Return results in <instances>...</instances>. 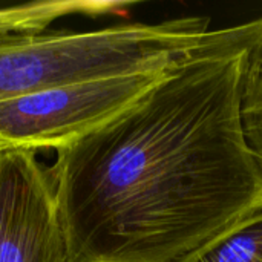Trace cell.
I'll return each instance as SVG.
<instances>
[{
  "mask_svg": "<svg viewBox=\"0 0 262 262\" xmlns=\"http://www.w3.org/2000/svg\"><path fill=\"white\" fill-rule=\"evenodd\" d=\"M166 72L66 83L2 100L0 144L58 150L126 111Z\"/></svg>",
  "mask_w": 262,
  "mask_h": 262,
  "instance_id": "3",
  "label": "cell"
},
{
  "mask_svg": "<svg viewBox=\"0 0 262 262\" xmlns=\"http://www.w3.org/2000/svg\"><path fill=\"white\" fill-rule=\"evenodd\" d=\"M189 262H262V206Z\"/></svg>",
  "mask_w": 262,
  "mask_h": 262,
  "instance_id": "5",
  "label": "cell"
},
{
  "mask_svg": "<svg viewBox=\"0 0 262 262\" xmlns=\"http://www.w3.org/2000/svg\"><path fill=\"white\" fill-rule=\"evenodd\" d=\"M243 121L250 146L262 158V43L252 51L249 58Z\"/></svg>",
  "mask_w": 262,
  "mask_h": 262,
  "instance_id": "6",
  "label": "cell"
},
{
  "mask_svg": "<svg viewBox=\"0 0 262 262\" xmlns=\"http://www.w3.org/2000/svg\"><path fill=\"white\" fill-rule=\"evenodd\" d=\"M262 28L169 69L138 101L55 150L68 262H189L262 206L243 98Z\"/></svg>",
  "mask_w": 262,
  "mask_h": 262,
  "instance_id": "1",
  "label": "cell"
},
{
  "mask_svg": "<svg viewBox=\"0 0 262 262\" xmlns=\"http://www.w3.org/2000/svg\"><path fill=\"white\" fill-rule=\"evenodd\" d=\"M75 3L0 9V101L66 83L161 74L221 46L227 28L209 17L115 25L95 31L48 29Z\"/></svg>",
  "mask_w": 262,
  "mask_h": 262,
  "instance_id": "2",
  "label": "cell"
},
{
  "mask_svg": "<svg viewBox=\"0 0 262 262\" xmlns=\"http://www.w3.org/2000/svg\"><path fill=\"white\" fill-rule=\"evenodd\" d=\"M0 262H68L49 170L26 149H0Z\"/></svg>",
  "mask_w": 262,
  "mask_h": 262,
  "instance_id": "4",
  "label": "cell"
},
{
  "mask_svg": "<svg viewBox=\"0 0 262 262\" xmlns=\"http://www.w3.org/2000/svg\"><path fill=\"white\" fill-rule=\"evenodd\" d=\"M3 147H5V146H3V144H0V149H3Z\"/></svg>",
  "mask_w": 262,
  "mask_h": 262,
  "instance_id": "7",
  "label": "cell"
}]
</instances>
